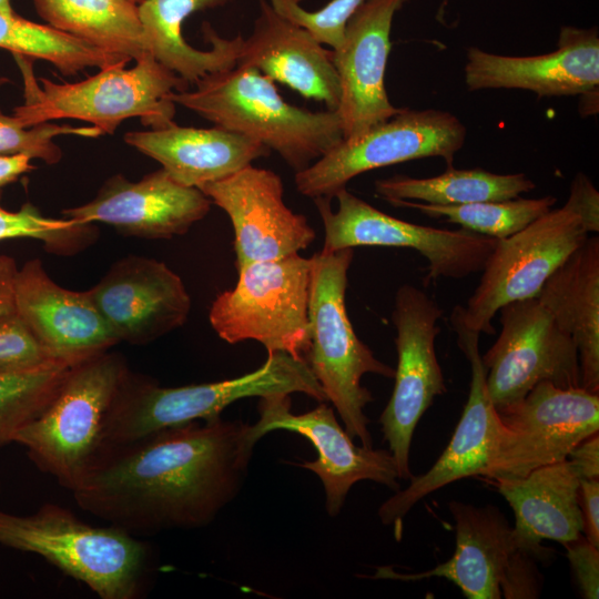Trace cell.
Returning a JSON list of instances; mask_svg holds the SVG:
<instances>
[{"label":"cell","instance_id":"obj_20","mask_svg":"<svg viewBox=\"0 0 599 599\" xmlns=\"http://www.w3.org/2000/svg\"><path fill=\"white\" fill-rule=\"evenodd\" d=\"M211 205L200 189L182 185L160 169L136 182L116 174L93 200L62 214L79 223L112 225L124 235L158 240L185 234Z\"/></svg>","mask_w":599,"mask_h":599},{"label":"cell","instance_id":"obj_30","mask_svg":"<svg viewBox=\"0 0 599 599\" xmlns=\"http://www.w3.org/2000/svg\"><path fill=\"white\" fill-rule=\"evenodd\" d=\"M375 193L392 203L415 201L434 205H463L502 201L530 192L535 183L524 173L497 174L483 169L447 170L433 177L395 175L377 180Z\"/></svg>","mask_w":599,"mask_h":599},{"label":"cell","instance_id":"obj_43","mask_svg":"<svg viewBox=\"0 0 599 599\" xmlns=\"http://www.w3.org/2000/svg\"><path fill=\"white\" fill-rule=\"evenodd\" d=\"M18 265L12 256L0 255V321L16 313Z\"/></svg>","mask_w":599,"mask_h":599},{"label":"cell","instance_id":"obj_19","mask_svg":"<svg viewBox=\"0 0 599 599\" xmlns=\"http://www.w3.org/2000/svg\"><path fill=\"white\" fill-rule=\"evenodd\" d=\"M408 0H364L347 22L342 45L333 50L341 98L336 112L344 139L361 135L403 109L385 89L394 16Z\"/></svg>","mask_w":599,"mask_h":599},{"label":"cell","instance_id":"obj_35","mask_svg":"<svg viewBox=\"0 0 599 599\" xmlns=\"http://www.w3.org/2000/svg\"><path fill=\"white\" fill-rule=\"evenodd\" d=\"M64 134L98 138L103 133L94 125L71 126L45 122L27 128L16 115H6L0 110V155L27 154L52 165L62 156L53 139Z\"/></svg>","mask_w":599,"mask_h":599},{"label":"cell","instance_id":"obj_11","mask_svg":"<svg viewBox=\"0 0 599 599\" xmlns=\"http://www.w3.org/2000/svg\"><path fill=\"white\" fill-rule=\"evenodd\" d=\"M331 200L313 199L324 226L322 251L357 246L407 247L427 261L425 283L438 278H464L481 272L497 238L465 229L446 230L409 223L388 215L351 193L346 187Z\"/></svg>","mask_w":599,"mask_h":599},{"label":"cell","instance_id":"obj_6","mask_svg":"<svg viewBox=\"0 0 599 599\" xmlns=\"http://www.w3.org/2000/svg\"><path fill=\"white\" fill-rule=\"evenodd\" d=\"M353 248L321 251L311 257L309 346L304 357L352 438L373 447L364 409L374 400L362 385L366 374L394 378L395 369L375 357L356 335L345 295Z\"/></svg>","mask_w":599,"mask_h":599},{"label":"cell","instance_id":"obj_23","mask_svg":"<svg viewBox=\"0 0 599 599\" xmlns=\"http://www.w3.org/2000/svg\"><path fill=\"white\" fill-rule=\"evenodd\" d=\"M235 67H252L306 99L336 111L341 85L333 50L322 47L305 29L278 14L267 0H260L253 31L241 43Z\"/></svg>","mask_w":599,"mask_h":599},{"label":"cell","instance_id":"obj_41","mask_svg":"<svg viewBox=\"0 0 599 599\" xmlns=\"http://www.w3.org/2000/svg\"><path fill=\"white\" fill-rule=\"evenodd\" d=\"M578 497L582 535L591 545L599 548V479H581Z\"/></svg>","mask_w":599,"mask_h":599},{"label":"cell","instance_id":"obj_15","mask_svg":"<svg viewBox=\"0 0 599 599\" xmlns=\"http://www.w3.org/2000/svg\"><path fill=\"white\" fill-rule=\"evenodd\" d=\"M457 345L470 365L469 394L455 432L434 465L423 475L412 477L405 489L385 500L378 517L394 528L400 540L403 520L408 511L432 493L463 478L480 477L497 448L500 419L486 386V370L479 352L480 333L463 322L458 305L449 317Z\"/></svg>","mask_w":599,"mask_h":599},{"label":"cell","instance_id":"obj_26","mask_svg":"<svg viewBox=\"0 0 599 599\" xmlns=\"http://www.w3.org/2000/svg\"><path fill=\"white\" fill-rule=\"evenodd\" d=\"M124 140L158 161L174 181L197 189L271 153L260 142L217 125L204 129L172 122L159 129L129 132Z\"/></svg>","mask_w":599,"mask_h":599},{"label":"cell","instance_id":"obj_40","mask_svg":"<svg viewBox=\"0 0 599 599\" xmlns=\"http://www.w3.org/2000/svg\"><path fill=\"white\" fill-rule=\"evenodd\" d=\"M564 207L579 216L588 233L599 231V192L586 174H576Z\"/></svg>","mask_w":599,"mask_h":599},{"label":"cell","instance_id":"obj_9","mask_svg":"<svg viewBox=\"0 0 599 599\" xmlns=\"http://www.w3.org/2000/svg\"><path fill=\"white\" fill-rule=\"evenodd\" d=\"M466 128L441 110L403 109L366 132L343 141L303 171L295 173L297 191L311 199L332 200L355 176L400 162L441 158L453 166Z\"/></svg>","mask_w":599,"mask_h":599},{"label":"cell","instance_id":"obj_34","mask_svg":"<svg viewBox=\"0 0 599 599\" xmlns=\"http://www.w3.org/2000/svg\"><path fill=\"white\" fill-rule=\"evenodd\" d=\"M94 237L92 223H79L72 219L47 217L30 203L13 212L0 205V242L10 238H35L47 250L59 254L80 251Z\"/></svg>","mask_w":599,"mask_h":599},{"label":"cell","instance_id":"obj_44","mask_svg":"<svg viewBox=\"0 0 599 599\" xmlns=\"http://www.w3.org/2000/svg\"><path fill=\"white\" fill-rule=\"evenodd\" d=\"M31 159L27 154L0 155V191L22 174L34 169Z\"/></svg>","mask_w":599,"mask_h":599},{"label":"cell","instance_id":"obj_13","mask_svg":"<svg viewBox=\"0 0 599 599\" xmlns=\"http://www.w3.org/2000/svg\"><path fill=\"white\" fill-rule=\"evenodd\" d=\"M588 236L579 216L562 206L498 240L466 306L458 305L464 324L493 335V319L499 308L536 297L548 277Z\"/></svg>","mask_w":599,"mask_h":599},{"label":"cell","instance_id":"obj_10","mask_svg":"<svg viewBox=\"0 0 599 599\" xmlns=\"http://www.w3.org/2000/svg\"><path fill=\"white\" fill-rule=\"evenodd\" d=\"M496 451L480 478H521L567 459L580 441L599 430V393L540 382L519 402L498 412Z\"/></svg>","mask_w":599,"mask_h":599},{"label":"cell","instance_id":"obj_2","mask_svg":"<svg viewBox=\"0 0 599 599\" xmlns=\"http://www.w3.org/2000/svg\"><path fill=\"white\" fill-rule=\"evenodd\" d=\"M195 84L191 92H171L169 100L277 152L295 173L344 139L336 111L312 112L287 103L274 81L255 68L234 67Z\"/></svg>","mask_w":599,"mask_h":599},{"label":"cell","instance_id":"obj_48","mask_svg":"<svg viewBox=\"0 0 599 599\" xmlns=\"http://www.w3.org/2000/svg\"><path fill=\"white\" fill-rule=\"evenodd\" d=\"M302 1V0H301Z\"/></svg>","mask_w":599,"mask_h":599},{"label":"cell","instance_id":"obj_17","mask_svg":"<svg viewBox=\"0 0 599 599\" xmlns=\"http://www.w3.org/2000/svg\"><path fill=\"white\" fill-rule=\"evenodd\" d=\"M230 217L235 266L300 254L315 240L307 219L286 206L281 177L252 164L199 187Z\"/></svg>","mask_w":599,"mask_h":599},{"label":"cell","instance_id":"obj_18","mask_svg":"<svg viewBox=\"0 0 599 599\" xmlns=\"http://www.w3.org/2000/svg\"><path fill=\"white\" fill-rule=\"evenodd\" d=\"M89 292L118 341L132 345L183 326L191 311L181 277L165 263L140 255L115 262Z\"/></svg>","mask_w":599,"mask_h":599},{"label":"cell","instance_id":"obj_22","mask_svg":"<svg viewBox=\"0 0 599 599\" xmlns=\"http://www.w3.org/2000/svg\"><path fill=\"white\" fill-rule=\"evenodd\" d=\"M16 313L38 342L54 357L82 359L109 351L119 341L88 291L57 284L42 261L33 258L18 270Z\"/></svg>","mask_w":599,"mask_h":599},{"label":"cell","instance_id":"obj_38","mask_svg":"<svg viewBox=\"0 0 599 599\" xmlns=\"http://www.w3.org/2000/svg\"><path fill=\"white\" fill-rule=\"evenodd\" d=\"M536 560L534 556L520 549H515L510 554L500 581L501 597L507 599L539 597L541 577Z\"/></svg>","mask_w":599,"mask_h":599},{"label":"cell","instance_id":"obj_33","mask_svg":"<svg viewBox=\"0 0 599 599\" xmlns=\"http://www.w3.org/2000/svg\"><path fill=\"white\" fill-rule=\"evenodd\" d=\"M79 361L61 359L32 370L0 374V447L12 443L14 434L44 410Z\"/></svg>","mask_w":599,"mask_h":599},{"label":"cell","instance_id":"obj_29","mask_svg":"<svg viewBox=\"0 0 599 599\" xmlns=\"http://www.w3.org/2000/svg\"><path fill=\"white\" fill-rule=\"evenodd\" d=\"M49 26L128 61L151 55L129 0H32Z\"/></svg>","mask_w":599,"mask_h":599},{"label":"cell","instance_id":"obj_32","mask_svg":"<svg viewBox=\"0 0 599 599\" xmlns=\"http://www.w3.org/2000/svg\"><path fill=\"white\" fill-rule=\"evenodd\" d=\"M551 195L538 199L515 197L463 205H434L415 201H394V206L409 207L435 219L458 224L461 229L497 240L506 238L546 214L556 203Z\"/></svg>","mask_w":599,"mask_h":599},{"label":"cell","instance_id":"obj_1","mask_svg":"<svg viewBox=\"0 0 599 599\" xmlns=\"http://www.w3.org/2000/svg\"><path fill=\"white\" fill-rule=\"evenodd\" d=\"M247 425L194 420L111 447L72 490L74 501L134 536L210 525L246 478Z\"/></svg>","mask_w":599,"mask_h":599},{"label":"cell","instance_id":"obj_37","mask_svg":"<svg viewBox=\"0 0 599 599\" xmlns=\"http://www.w3.org/2000/svg\"><path fill=\"white\" fill-rule=\"evenodd\" d=\"M61 359L67 358L51 355L17 313L0 321V374L32 370Z\"/></svg>","mask_w":599,"mask_h":599},{"label":"cell","instance_id":"obj_12","mask_svg":"<svg viewBox=\"0 0 599 599\" xmlns=\"http://www.w3.org/2000/svg\"><path fill=\"white\" fill-rule=\"evenodd\" d=\"M443 314L439 304L425 291L410 284L396 291L392 321L397 367L393 393L379 424L399 479L413 477L409 454L414 432L435 397L447 390L436 354Z\"/></svg>","mask_w":599,"mask_h":599},{"label":"cell","instance_id":"obj_8","mask_svg":"<svg viewBox=\"0 0 599 599\" xmlns=\"http://www.w3.org/2000/svg\"><path fill=\"white\" fill-rule=\"evenodd\" d=\"M237 271L236 285L219 294L210 307L212 328L230 344L254 339L267 353L304 359L309 346L311 258L294 254Z\"/></svg>","mask_w":599,"mask_h":599},{"label":"cell","instance_id":"obj_5","mask_svg":"<svg viewBox=\"0 0 599 599\" xmlns=\"http://www.w3.org/2000/svg\"><path fill=\"white\" fill-rule=\"evenodd\" d=\"M128 373L119 353L104 351L79 361L44 410L20 428L12 443L72 491L105 451L106 419Z\"/></svg>","mask_w":599,"mask_h":599},{"label":"cell","instance_id":"obj_28","mask_svg":"<svg viewBox=\"0 0 599 599\" xmlns=\"http://www.w3.org/2000/svg\"><path fill=\"white\" fill-rule=\"evenodd\" d=\"M231 0H143L138 4L144 40L150 54L185 81L196 83L204 77L232 69L236 64L243 37H220L204 22L202 31L212 49L191 47L182 34L184 20L192 13L222 7Z\"/></svg>","mask_w":599,"mask_h":599},{"label":"cell","instance_id":"obj_3","mask_svg":"<svg viewBox=\"0 0 599 599\" xmlns=\"http://www.w3.org/2000/svg\"><path fill=\"white\" fill-rule=\"evenodd\" d=\"M293 393L327 402L305 359L284 352L267 353L261 367L240 377L180 387H161L129 370L106 419L105 450L164 428L217 418L242 398Z\"/></svg>","mask_w":599,"mask_h":599},{"label":"cell","instance_id":"obj_25","mask_svg":"<svg viewBox=\"0 0 599 599\" xmlns=\"http://www.w3.org/2000/svg\"><path fill=\"white\" fill-rule=\"evenodd\" d=\"M580 476L565 459L534 469L521 478L489 481L514 511L517 549L540 560L549 554L544 540L566 544L582 535Z\"/></svg>","mask_w":599,"mask_h":599},{"label":"cell","instance_id":"obj_47","mask_svg":"<svg viewBox=\"0 0 599 599\" xmlns=\"http://www.w3.org/2000/svg\"><path fill=\"white\" fill-rule=\"evenodd\" d=\"M4 81H6V79H0V82H4Z\"/></svg>","mask_w":599,"mask_h":599},{"label":"cell","instance_id":"obj_36","mask_svg":"<svg viewBox=\"0 0 599 599\" xmlns=\"http://www.w3.org/2000/svg\"><path fill=\"white\" fill-rule=\"evenodd\" d=\"M301 0H271L273 9L305 29L318 43L338 49L345 37L348 20L364 0H331L316 11H307Z\"/></svg>","mask_w":599,"mask_h":599},{"label":"cell","instance_id":"obj_39","mask_svg":"<svg viewBox=\"0 0 599 599\" xmlns=\"http://www.w3.org/2000/svg\"><path fill=\"white\" fill-rule=\"evenodd\" d=\"M577 586L586 599L599 597V548L581 535L564 544Z\"/></svg>","mask_w":599,"mask_h":599},{"label":"cell","instance_id":"obj_27","mask_svg":"<svg viewBox=\"0 0 599 599\" xmlns=\"http://www.w3.org/2000/svg\"><path fill=\"white\" fill-rule=\"evenodd\" d=\"M536 297L572 338L581 387L599 393V237L588 236L548 277Z\"/></svg>","mask_w":599,"mask_h":599},{"label":"cell","instance_id":"obj_14","mask_svg":"<svg viewBox=\"0 0 599 599\" xmlns=\"http://www.w3.org/2000/svg\"><path fill=\"white\" fill-rule=\"evenodd\" d=\"M501 331L481 356L497 412L522 399L540 382L581 387L577 347L537 297L501 306Z\"/></svg>","mask_w":599,"mask_h":599},{"label":"cell","instance_id":"obj_45","mask_svg":"<svg viewBox=\"0 0 599 599\" xmlns=\"http://www.w3.org/2000/svg\"><path fill=\"white\" fill-rule=\"evenodd\" d=\"M0 12L8 16L18 14L12 7L11 0H0Z\"/></svg>","mask_w":599,"mask_h":599},{"label":"cell","instance_id":"obj_24","mask_svg":"<svg viewBox=\"0 0 599 599\" xmlns=\"http://www.w3.org/2000/svg\"><path fill=\"white\" fill-rule=\"evenodd\" d=\"M448 508L455 520L456 547L447 561L416 573L382 567L372 578L418 581L440 577L451 581L468 599L501 598L502 572L517 549L512 527L494 505L477 507L453 500Z\"/></svg>","mask_w":599,"mask_h":599},{"label":"cell","instance_id":"obj_42","mask_svg":"<svg viewBox=\"0 0 599 599\" xmlns=\"http://www.w3.org/2000/svg\"><path fill=\"white\" fill-rule=\"evenodd\" d=\"M567 459L575 466L581 479H599L598 433L573 447Z\"/></svg>","mask_w":599,"mask_h":599},{"label":"cell","instance_id":"obj_46","mask_svg":"<svg viewBox=\"0 0 599 599\" xmlns=\"http://www.w3.org/2000/svg\"><path fill=\"white\" fill-rule=\"evenodd\" d=\"M130 2L134 3V4H139L140 2H142L143 0H129Z\"/></svg>","mask_w":599,"mask_h":599},{"label":"cell","instance_id":"obj_31","mask_svg":"<svg viewBox=\"0 0 599 599\" xmlns=\"http://www.w3.org/2000/svg\"><path fill=\"white\" fill-rule=\"evenodd\" d=\"M0 48L16 57L41 59L65 75L89 67L106 68L126 59L106 52L49 24H40L19 14L0 12Z\"/></svg>","mask_w":599,"mask_h":599},{"label":"cell","instance_id":"obj_4","mask_svg":"<svg viewBox=\"0 0 599 599\" xmlns=\"http://www.w3.org/2000/svg\"><path fill=\"white\" fill-rule=\"evenodd\" d=\"M0 545L42 557L101 599L138 598L151 565L149 545L134 535L91 526L55 504L27 516L0 510Z\"/></svg>","mask_w":599,"mask_h":599},{"label":"cell","instance_id":"obj_16","mask_svg":"<svg viewBox=\"0 0 599 599\" xmlns=\"http://www.w3.org/2000/svg\"><path fill=\"white\" fill-rule=\"evenodd\" d=\"M258 420L247 426L248 441L256 443L270 432L283 429L306 437L317 451L313 461L298 464L321 479L325 508L329 516L341 511L346 496L357 481L372 480L397 491L398 471L389 450L357 446L343 428L333 408L321 403L304 414H293L287 394L261 397Z\"/></svg>","mask_w":599,"mask_h":599},{"label":"cell","instance_id":"obj_21","mask_svg":"<svg viewBox=\"0 0 599 599\" xmlns=\"http://www.w3.org/2000/svg\"><path fill=\"white\" fill-rule=\"evenodd\" d=\"M465 82L470 91L522 89L540 97L582 94L599 84L598 30L562 27L557 49L540 55L509 57L469 48Z\"/></svg>","mask_w":599,"mask_h":599},{"label":"cell","instance_id":"obj_7","mask_svg":"<svg viewBox=\"0 0 599 599\" xmlns=\"http://www.w3.org/2000/svg\"><path fill=\"white\" fill-rule=\"evenodd\" d=\"M126 63L111 64L75 83H54L40 78V89L26 62L27 68H22L26 102L16 108L14 115L27 128L50 120H82L103 134L113 133L121 122L134 116L151 129L172 123L175 104L169 94L187 91L189 82L152 55L138 60L131 69L124 68Z\"/></svg>","mask_w":599,"mask_h":599}]
</instances>
